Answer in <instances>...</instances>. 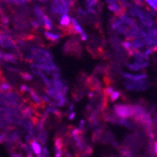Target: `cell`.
Returning <instances> with one entry per match:
<instances>
[{
    "mask_svg": "<svg viewBox=\"0 0 157 157\" xmlns=\"http://www.w3.org/2000/svg\"><path fill=\"white\" fill-rule=\"evenodd\" d=\"M113 114L118 119H131L134 116L133 105L125 103L116 104L113 106Z\"/></svg>",
    "mask_w": 157,
    "mask_h": 157,
    "instance_id": "6da1fadb",
    "label": "cell"
},
{
    "mask_svg": "<svg viewBox=\"0 0 157 157\" xmlns=\"http://www.w3.org/2000/svg\"><path fill=\"white\" fill-rule=\"evenodd\" d=\"M123 87L128 91H144L150 87L149 80L144 81H127L124 80Z\"/></svg>",
    "mask_w": 157,
    "mask_h": 157,
    "instance_id": "7a4b0ae2",
    "label": "cell"
},
{
    "mask_svg": "<svg viewBox=\"0 0 157 157\" xmlns=\"http://www.w3.org/2000/svg\"><path fill=\"white\" fill-rule=\"evenodd\" d=\"M121 77L127 81H144L149 80V76L146 73L140 72V73H132V72H122Z\"/></svg>",
    "mask_w": 157,
    "mask_h": 157,
    "instance_id": "3957f363",
    "label": "cell"
},
{
    "mask_svg": "<svg viewBox=\"0 0 157 157\" xmlns=\"http://www.w3.org/2000/svg\"><path fill=\"white\" fill-rule=\"evenodd\" d=\"M71 26H72L73 32L75 33L76 35H79L81 40L86 41L88 40V35L85 32L83 26L81 25V24L79 23L78 19L75 17H72V23H71Z\"/></svg>",
    "mask_w": 157,
    "mask_h": 157,
    "instance_id": "277c9868",
    "label": "cell"
},
{
    "mask_svg": "<svg viewBox=\"0 0 157 157\" xmlns=\"http://www.w3.org/2000/svg\"><path fill=\"white\" fill-rule=\"evenodd\" d=\"M106 5H107V10L112 14H114V15H116V16L121 15L122 12L125 11L124 7L120 2H111V3H108Z\"/></svg>",
    "mask_w": 157,
    "mask_h": 157,
    "instance_id": "5b68a950",
    "label": "cell"
},
{
    "mask_svg": "<svg viewBox=\"0 0 157 157\" xmlns=\"http://www.w3.org/2000/svg\"><path fill=\"white\" fill-rule=\"evenodd\" d=\"M84 3L87 8V11L90 14H93V15H96L99 0H84Z\"/></svg>",
    "mask_w": 157,
    "mask_h": 157,
    "instance_id": "8992f818",
    "label": "cell"
},
{
    "mask_svg": "<svg viewBox=\"0 0 157 157\" xmlns=\"http://www.w3.org/2000/svg\"><path fill=\"white\" fill-rule=\"evenodd\" d=\"M71 23H72V17H70L68 13H65L63 15H61V17L59 19V24L64 30L72 27L71 26Z\"/></svg>",
    "mask_w": 157,
    "mask_h": 157,
    "instance_id": "52a82bcc",
    "label": "cell"
},
{
    "mask_svg": "<svg viewBox=\"0 0 157 157\" xmlns=\"http://www.w3.org/2000/svg\"><path fill=\"white\" fill-rule=\"evenodd\" d=\"M121 47L125 50V52H127L130 56L135 52L133 44H132V40L129 39H125L124 40H122L121 42Z\"/></svg>",
    "mask_w": 157,
    "mask_h": 157,
    "instance_id": "ba28073f",
    "label": "cell"
},
{
    "mask_svg": "<svg viewBox=\"0 0 157 157\" xmlns=\"http://www.w3.org/2000/svg\"><path fill=\"white\" fill-rule=\"evenodd\" d=\"M121 95H122L121 90L115 89V90H114L110 93V95H109L106 99H108V101H109L110 103H116V102L118 101V100L121 97Z\"/></svg>",
    "mask_w": 157,
    "mask_h": 157,
    "instance_id": "9c48e42d",
    "label": "cell"
},
{
    "mask_svg": "<svg viewBox=\"0 0 157 157\" xmlns=\"http://www.w3.org/2000/svg\"><path fill=\"white\" fill-rule=\"evenodd\" d=\"M44 36L47 40L53 41V42H56L58 41L59 39H60V35L56 32H53L52 30H45L44 32Z\"/></svg>",
    "mask_w": 157,
    "mask_h": 157,
    "instance_id": "30bf717a",
    "label": "cell"
},
{
    "mask_svg": "<svg viewBox=\"0 0 157 157\" xmlns=\"http://www.w3.org/2000/svg\"><path fill=\"white\" fill-rule=\"evenodd\" d=\"M144 6L148 8L149 10L157 12V0H143Z\"/></svg>",
    "mask_w": 157,
    "mask_h": 157,
    "instance_id": "8fae6325",
    "label": "cell"
},
{
    "mask_svg": "<svg viewBox=\"0 0 157 157\" xmlns=\"http://www.w3.org/2000/svg\"><path fill=\"white\" fill-rule=\"evenodd\" d=\"M153 151H154V154L157 155V140L154 142V145H153Z\"/></svg>",
    "mask_w": 157,
    "mask_h": 157,
    "instance_id": "7c38bea8",
    "label": "cell"
}]
</instances>
